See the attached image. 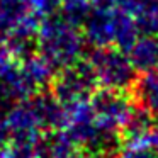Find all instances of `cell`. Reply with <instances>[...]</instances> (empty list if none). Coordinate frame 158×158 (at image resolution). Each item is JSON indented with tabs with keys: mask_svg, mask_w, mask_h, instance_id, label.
Listing matches in <instances>:
<instances>
[{
	"mask_svg": "<svg viewBox=\"0 0 158 158\" xmlns=\"http://www.w3.org/2000/svg\"><path fill=\"white\" fill-rule=\"evenodd\" d=\"M87 41L80 27L68 22L60 10L39 21L38 55L58 70L83 60Z\"/></svg>",
	"mask_w": 158,
	"mask_h": 158,
	"instance_id": "cell-1",
	"label": "cell"
},
{
	"mask_svg": "<svg viewBox=\"0 0 158 158\" xmlns=\"http://www.w3.org/2000/svg\"><path fill=\"white\" fill-rule=\"evenodd\" d=\"M87 60L95 73L100 89L123 90V92L133 90L138 80V72L126 51L116 46L94 48Z\"/></svg>",
	"mask_w": 158,
	"mask_h": 158,
	"instance_id": "cell-2",
	"label": "cell"
},
{
	"mask_svg": "<svg viewBox=\"0 0 158 158\" xmlns=\"http://www.w3.org/2000/svg\"><path fill=\"white\" fill-rule=\"evenodd\" d=\"M51 92L61 104H72L77 100L90 99L97 90L95 73L90 66L89 60H80L70 66L58 70L51 80Z\"/></svg>",
	"mask_w": 158,
	"mask_h": 158,
	"instance_id": "cell-3",
	"label": "cell"
},
{
	"mask_svg": "<svg viewBox=\"0 0 158 158\" xmlns=\"http://www.w3.org/2000/svg\"><path fill=\"white\" fill-rule=\"evenodd\" d=\"M94 110V117L99 127L107 134L119 136L124 123L127 121L134 104L127 92L112 89H100L90 95L89 99Z\"/></svg>",
	"mask_w": 158,
	"mask_h": 158,
	"instance_id": "cell-4",
	"label": "cell"
},
{
	"mask_svg": "<svg viewBox=\"0 0 158 158\" xmlns=\"http://www.w3.org/2000/svg\"><path fill=\"white\" fill-rule=\"evenodd\" d=\"M119 9L107 5H94L89 17L82 26V32L87 44L92 48L114 46L116 41V22Z\"/></svg>",
	"mask_w": 158,
	"mask_h": 158,
	"instance_id": "cell-5",
	"label": "cell"
},
{
	"mask_svg": "<svg viewBox=\"0 0 158 158\" xmlns=\"http://www.w3.org/2000/svg\"><path fill=\"white\" fill-rule=\"evenodd\" d=\"M155 124H156V119H155L144 107H141L139 104H134L127 121L124 123L123 129L119 131L121 144L144 143Z\"/></svg>",
	"mask_w": 158,
	"mask_h": 158,
	"instance_id": "cell-6",
	"label": "cell"
},
{
	"mask_svg": "<svg viewBox=\"0 0 158 158\" xmlns=\"http://www.w3.org/2000/svg\"><path fill=\"white\" fill-rule=\"evenodd\" d=\"M138 73H148L158 68V34H139L127 49Z\"/></svg>",
	"mask_w": 158,
	"mask_h": 158,
	"instance_id": "cell-7",
	"label": "cell"
},
{
	"mask_svg": "<svg viewBox=\"0 0 158 158\" xmlns=\"http://www.w3.org/2000/svg\"><path fill=\"white\" fill-rule=\"evenodd\" d=\"M131 92L136 95V104L144 107L158 121V68L138 77Z\"/></svg>",
	"mask_w": 158,
	"mask_h": 158,
	"instance_id": "cell-8",
	"label": "cell"
},
{
	"mask_svg": "<svg viewBox=\"0 0 158 158\" xmlns=\"http://www.w3.org/2000/svg\"><path fill=\"white\" fill-rule=\"evenodd\" d=\"M129 14L139 34H158V0H133Z\"/></svg>",
	"mask_w": 158,
	"mask_h": 158,
	"instance_id": "cell-9",
	"label": "cell"
},
{
	"mask_svg": "<svg viewBox=\"0 0 158 158\" xmlns=\"http://www.w3.org/2000/svg\"><path fill=\"white\" fill-rule=\"evenodd\" d=\"M92 7H94V4L89 2V0H61L60 14L68 22H72L73 26L82 29L83 22L89 17Z\"/></svg>",
	"mask_w": 158,
	"mask_h": 158,
	"instance_id": "cell-10",
	"label": "cell"
},
{
	"mask_svg": "<svg viewBox=\"0 0 158 158\" xmlns=\"http://www.w3.org/2000/svg\"><path fill=\"white\" fill-rule=\"evenodd\" d=\"M117 158H158L156 153L150 150L144 143L139 144H121Z\"/></svg>",
	"mask_w": 158,
	"mask_h": 158,
	"instance_id": "cell-11",
	"label": "cell"
},
{
	"mask_svg": "<svg viewBox=\"0 0 158 158\" xmlns=\"http://www.w3.org/2000/svg\"><path fill=\"white\" fill-rule=\"evenodd\" d=\"M60 5H61V0H31V10L39 19L56 14L60 10Z\"/></svg>",
	"mask_w": 158,
	"mask_h": 158,
	"instance_id": "cell-12",
	"label": "cell"
},
{
	"mask_svg": "<svg viewBox=\"0 0 158 158\" xmlns=\"http://www.w3.org/2000/svg\"><path fill=\"white\" fill-rule=\"evenodd\" d=\"M144 144H146V146L150 148L153 153L158 155V121H156V124L153 126V129L150 131V134H148V138H146V141H144Z\"/></svg>",
	"mask_w": 158,
	"mask_h": 158,
	"instance_id": "cell-13",
	"label": "cell"
},
{
	"mask_svg": "<svg viewBox=\"0 0 158 158\" xmlns=\"http://www.w3.org/2000/svg\"><path fill=\"white\" fill-rule=\"evenodd\" d=\"M89 2H92L94 5H97V4H100V2H102V0H89Z\"/></svg>",
	"mask_w": 158,
	"mask_h": 158,
	"instance_id": "cell-14",
	"label": "cell"
}]
</instances>
